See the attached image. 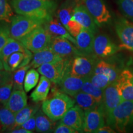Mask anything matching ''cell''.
Masks as SVG:
<instances>
[{"label":"cell","mask_w":133,"mask_h":133,"mask_svg":"<svg viewBox=\"0 0 133 133\" xmlns=\"http://www.w3.org/2000/svg\"><path fill=\"white\" fill-rule=\"evenodd\" d=\"M12 9L17 14L46 21L54 16L57 4L54 0H11Z\"/></svg>","instance_id":"obj_1"},{"label":"cell","mask_w":133,"mask_h":133,"mask_svg":"<svg viewBox=\"0 0 133 133\" xmlns=\"http://www.w3.org/2000/svg\"><path fill=\"white\" fill-rule=\"evenodd\" d=\"M75 105V101L68 94L56 91L52 96L43 102L41 110L53 121L61 119L67 111Z\"/></svg>","instance_id":"obj_2"},{"label":"cell","mask_w":133,"mask_h":133,"mask_svg":"<svg viewBox=\"0 0 133 133\" xmlns=\"http://www.w3.org/2000/svg\"><path fill=\"white\" fill-rule=\"evenodd\" d=\"M107 124L119 132L133 127V101H122L106 118Z\"/></svg>","instance_id":"obj_3"},{"label":"cell","mask_w":133,"mask_h":133,"mask_svg":"<svg viewBox=\"0 0 133 133\" xmlns=\"http://www.w3.org/2000/svg\"><path fill=\"white\" fill-rule=\"evenodd\" d=\"M44 23L42 20L36 18L20 14L14 16L9 27L11 37L20 41L33 30L43 25Z\"/></svg>","instance_id":"obj_4"},{"label":"cell","mask_w":133,"mask_h":133,"mask_svg":"<svg viewBox=\"0 0 133 133\" xmlns=\"http://www.w3.org/2000/svg\"><path fill=\"white\" fill-rule=\"evenodd\" d=\"M73 59L74 58L62 59L43 64L37 68V71L41 75L46 76L51 82L57 84L70 72Z\"/></svg>","instance_id":"obj_5"},{"label":"cell","mask_w":133,"mask_h":133,"mask_svg":"<svg viewBox=\"0 0 133 133\" xmlns=\"http://www.w3.org/2000/svg\"><path fill=\"white\" fill-rule=\"evenodd\" d=\"M52 38L51 34L42 25L33 30L20 41L26 49L35 53L50 46Z\"/></svg>","instance_id":"obj_6"},{"label":"cell","mask_w":133,"mask_h":133,"mask_svg":"<svg viewBox=\"0 0 133 133\" xmlns=\"http://www.w3.org/2000/svg\"><path fill=\"white\" fill-rule=\"evenodd\" d=\"M98 61L91 55L76 56L72 60L70 74L78 77L89 78L94 74Z\"/></svg>","instance_id":"obj_7"},{"label":"cell","mask_w":133,"mask_h":133,"mask_svg":"<svg viewBox=\"0 0 133 133\" xmlns=\"http://www.w3.org/2000/svg\"><path fill=\"white\" fill-rule=\"evenodd\" d=\"M81 3L85 6L97 26H102L110 21L112 16L103 0H81Z\"/></svg>","instance_id":"obj_8"},{"label":"cell","mask_w":133,"mask_h":133,"mask_svg":"<svg viewBox=\"0 0 133 133\" xmlns=\"http://www.w3.org/2000/svg\"><path fill=\"white\" fill-rule=\"evenodd\" d=\"M105 115L102 104L97 105L92 109L84 111V124L83 132L96 133L105 125Z\"/></svg>","instance_id":"obj_9"},{"label":"cell","mask_w":133,"mask_h":133,"mask_svg":"<svg viewBox=\"0 0 133 133\" xmlns=\"http://www.w3.org/2000/svg\"><path fill=\"white\" fill-rule=\"evenodd\" d=\"M120 50L121 47L116 45L105 35L99 34L94 38L93 53L97 57H110Z\"/></svg>","instance_id":"obj_10"},{"label":"cell","mask_w":133,"mask_h":133,"mask_svg":"<svg viewBox=\"0 0 133 133\" xmlns=\"http://www.w3.org/2000/svg\"><path fill=\"white\" fill-rule=\"evenodd\" d=\"M115 29L121 43V47L133 51V22L124 18L118 19Z\"/></svg>","instance_id":"obj_11"},{"label":"cell","mask_w":133,"mask_h":133,"mask_svg":"<svg viewBox=\"0 0 133 133\" xmlns=\"http://www.w3.org/2000/svg\"><path fill=\"white\" fill-rule=\"evenodd\" d=\"M50 47L55 53L65 59L83 55L74 43L64 37H52Z\"/></svg>","instance_id":"obj_12"},{"label":"cell","mask_w":133,"mask_h":133,"mask_svg":"<svg viewBox=\"0 0 133 133\" xmlns=\"http://www.w3.org/2000/svg\"><path fill=\"white\" fill-rule=\"evenodd\" d=\"M122 102L115 82L109 84L104 89L102 106L105 119L115 108Z\"/></svg>","instance_id":"obj_13"},{"label":"cell","mask_w":133,"mask_h":133,"mask_svg":"<svg viewBox=\"0 0 133 133\" xmlns=\"http://www.w3.org/2000/svg\"><path fill=\"white\" fill-rule=\"evenodd\" d=\"M60 123L70 126L78 132H83L84 111L78 105H74L61 119Z\"/></svg>","instance_id":"obj_14"},{"label":"cell","mask_w":133,"mask_h":133,"mask_svg":"<svg viewBox=\"0 0 133 133\" xmlns=\"http://www.w3.org/2000/svg\"><path fill=\"white\" fill-rule=\"evenodd\" d=\"M87 79L88 78L74 76L69 72L57 84L59 86L60 91L74 97L81 91L83 84Z\"/></svg>","instance_id":"obj_15"},{"label":"cell","mask_w":133,"mask_h":133,"mask_svg":"<svg viewBox=\"0 0 133 133\" xmlns=\"http://www.w3.org/2000/svg\"><path fill=\"white\" fill-rule=\"evenodd\" d=\"M71 18L78 22L84 29L89 30L94 33L97 31V25L81 3H78L76 5Z\"/></svg>","instance_id":"obj_16"},{"label":"cell","mask_w":133,"mask_h":133,"mask_svg":"<svg viewBox=\"0 0 133 133\" xmlns=\"http://www.w3.org/2000/svg\"><path fill=\"white\" fill-rule=\"evenodd\" d=\"M115 82L122 101H133V83L129 77L128 69L121 71Z\"/></svg>","instance_id":"obj_17"},{"label":"cell","mask_w":133,"mask_h":133,"mask_svg":"<svg viewBox=\"0 0 133 133\" xmlns=\"http://www.w3.org/2000/svg\"><path fill=\"white\" fill-rule=\"evenodd\" d=\"M94 33L84 28L75 38L76 47L83 55L90 56L93 53L94 41Z\"/></svg>","instance_id":"obj_18"},{"label":"cell","mask_w":133,"mask_h":133,"mask_svg":"<svg viewBox=\"0 0 133 133\" xmlns=\"http://www.w3.org/2000/svg\"><path fill=\"white\" fill-rule=\"evenodd\" d=\"M43 26L51 34L52 37L59 36V37L65 38L74 43L76 46V42L75 38L70 34L66 28L57 18H55L54 16L52 17L44 23Z\"/></svg>","instance_id":"obj_19"},{"label":"cell","mask_w":133,"mask_h":133,"mask_svg":"<svg viewBox=\"0 0 133 133\" xmlns=\"http://www.w3.org/2000/svg\"><path fill=\"white\" fill-rule=\"evenodd\" d=\"M32 57V53L29 50L25 52L18 51L13 53L8 57L5 70L13 72L19 68L29 65Z\"/></svg>","instance_id":"obj_20"},{"label":"cell","mask_w":133,"mask_h":133,"mask_svg":"<svg viewBox=\"0 0 133 133\" xmlns=\"http://www.w3.org/2000/svg\"><path fill=\"white\" fill-rule=\"evenodd\" d=\"M62 59L65 58L61 57L55 53L51 48L49 46L37 52L34 53L30 65L31 67L38 68L43 64L52 62Z\"/></svg>","instance_id":"obj_21"},{"label":"cell","mask_w":133,"mask_h":133,"mask_svg":"<svg viewBox=\"0 0 133 133\" xmlns=\"http://www.w3.org/2000/svg\"><path fill=\"white\" fill-rule=\"evenodd\" d=\"M27 105V96L24 89H15L11 92L5 107L16 114Z\"/></svg>","instance_id":"obj_22"},{"label":"cell","mask_w":133,"mask_h":133,"mask_svg":"<svg viewBox=\"0 0 133 133\" xmlns=\"http://www.w3.org/2000/svg\"><path fill=\"white\" fill-rule=\"evenodd\" d=\"M28 51L29 49H26L21 41L11 37L10 38L0 51V61L2 62L4 69H6L7 60L11 54L18 51L25 52Z\"/></svg>","instance_id":"obj_23"},{"label":"cell","mask_w":133,"mask_h":133,"mask_svg":"<svg viewBox=\"0 0 133 133\" xmlns=\"http://www.w3.org/2000/svg\"><path fill=\"white\" fill-rule=\"evenodd\" d=\"M51 81L46 76L42 75L41 76L39 83L30 97L32 101L35 103H39L44 101L47 99L48 94L51 88Z\"/></svg>","instance_id":"obj_24"},{"label":"cell","mask_w":133,"mask_h":133,"mask_svg":"<svg viewBox=\"0 0 133 133\" xmlns=\"http://www.w3.org/2000/svg\"><path fill=\"white\" fill-rule=\"evenodd\" d=\"M35 117L36 132H51L54 131L55 121L49 118L42 110H38L35 114Z\"/></svg>","instance_id":"obj_25"},{"label":"cell","mask_w":133,"mask_h":133,"mask_svg":"<svg viewBox=\"0 0 133 133\" xmlns=\"http://www.w3.org/2000/svg\"><path fill=\"white\" fill-rule=\"evenodd\" d=\"M78 3L76 0H66L57 11L58 19L65 27L71 19L74 9Z\"/></svg>","instance_id":"obj_26"},{"label":"cell","mask_w":133,"mask_h":133,"mask_svg":"<svg viewBox=\"0 0 133 133\" xmlns=\"http://www.w3.org/2000/svg\"><path fill=\"white\" fill-rule=\"evenodd\" d=\"M94 74L106 75L109 76L112 83H114L117 79L120 73L115 65L104 61H99L95 66Z\"/></svg>","instance_id":"obj_27"},{"label":"cell","mask_w":133,"mask_h":133,"mask_svg":"<svg viewBox=\"0 0 133 133\" xmlns=\"http://www.w3.org/2000/svg\"><path fill=\"white\" fill-rule=\"evenodd\" d=\"M39 105H26L25 107L15 114V124L14 129L19 128L35 115L39 110Z\"/></svg>","instance_id":"obj_28"},{"label":"cell","mask_w":133,"mask_h":133,"mask_svg":"<svg viewBox=\"0 0 133 133\" xmlns=\"http://www.w3.org/2000/svg\"><path fill=\"white\" fill-rule=\"evenodd\" d=\"M0 122L3 127V131H10L14 129L15 124V114L7 107H0Z\"/></svg>","instance_id":"obj_29"},{"label":"cell","mask_w":133,"mask_h":133,"mask_svg":"<svg viewBox=\"0 0 133 133\" xmlns=\"http://www.w3.org/2000/svg\"><path fill=\"white\" fill-rule=\"evenodd\" d=\"M75 103L84 111L94 107L98 104L96 100L88 93L80 91L74 97Z\"/></svg>","instance_id":"obj_30"},{"label":"cell","mask_w":133,"mask_h":133,"mask_svg":"<svg viewBox=\"0 0 133 133\" xmlns=\"http://www.w3.org/2000/svg\"><path fill=\"white\" fill-rule=\"evenodd\" d=\"M81 91L91 95L96 100L98 104H102L104 90L93 84L89 78L86 79L83 84Z\"/></svg>","instance_id":"obj_31"},{"label":"cell","mask_w":133,"mask_h":133,"mask_svg":"<svg viewBox=\"0 0 133 133\" xmlns=\"http://www.w3.org/2000/svg\"><path fill=\"white\" fill-rule=\"evenodd\" d=\"M31 67L30 65L29 64L22 67L19 68L16 71H14L12 75L13 81V90L15 89H24V82L25 75Z\"/></svg>","instance_id":"obj_32"},{"label":"cell","mask_w":133,"mask_h":133,"mask_svg":"<svg viewBox=\"0 0 133 133\" xmlns=\"http://www.w3.org/2000/svg\"><path fill=\"white\" fill-rule=\"evenodd\" d=\"M39 75L37 70L34 69L27 71L25 76L24 82V89L26 92L30 91L35 87L39 81Z\"/></svg>","instance_id":"obj_33"},{"label":"cell","mask_w":133,"mask_h":133,"mask_svg":"<svg viewBox=\"0 0 133 133\" xmlns=\"http://www.w3.org/2000/svg\"><path fill=\"white\" fill-rule=\"evenodd\" d=\"M14 12L9 0H0V22L11 23Z\"/></svg>","instance_id":"obj_34"},{"label":"cell","mask_w":133,"mask_h":133,"mask_svg":"<svg viewBox=\"0 0 133 133\" xmlns=\"http://www.w3.org/2000/svg\"><path fill=\"white\" fill-rule=\"evenodd\" d=\"M89 79L93 84L103 90L112 83L109 76L103 74H93Z\"/></svg>","instance_id":"obj_35"},{"label":"cell","mask_w":133,"mask_h":133,"mask_svg":"<svg viewBox=\"0 0 133 133\" xmlns=\"http://www.w3.org/2000/svg\"><path fill=\"white\" fill-rule=\"evenodd\" d=\"M118 3L124 16L133 22V0H118Z\"/></svg>","instance_id":"obj_36"},{"label":"cell","mask_w":133,"mask_h":133,"mask_svg":"<svg viewBox=\"0 0 133 133\" xmlns=\"http://www.w3.org/2000/svg\"><path fill=\"white\" fill-rule=\"evenodd\" d=\"M13 89L12 79L6 83L4 85L0 86V105L5 106L8 99L11 96Z\"/></svg>","instance_id":"obj_37"},{"label":"cell","mask_w":133,"mask_h":133,"mask_svg":"<svg viewBox=\"0 0 133 133\" xmlns=\"http://www.w3.org/2000/svg\"><path fill=\"white\" fill-rule=\"evenodd\" d=\"M11 38L9 27L5 24H0V51Z\"/></svg>","instance_id":"obj_38"},{"label":"cell","mask_w":133,"mask_h":133,"mask_svg":"<svg viewBox=\"0 0 133 133\" xmlns=\"http://www.w3.org/2000/svg\"><path fill=\"white\" fill-rule=\"evenodd\" d=\"M65 28L67 30V31H69L70 34L73 37L75 38L76 36H77L79 34L83 27L78 22H77L76 21H75L74 19H73L72 18H71L70 21L68 23V24L66 25Z\"/></svg>","instance_id":"obj_39"},{"label":"cell","mask_w":133,"mask_h":133,"mask_svg":"<svg viewBox=\"0 0 133 133\" xmlns=\"http://www.w3.org/2000/svg\"><path fill=\"white\" fill-rule=\"evenodd\" d=\"M12 73L4 69L0 70V86L4 85L12 79Z\"/></svg>","instance_id":"obj_40"},{"label":"cell","mask_w":133,"mask_h":133,"mask_svg":"<svg viewBox=\"0 0 133 133\" xmlns=\"http://www.w3.org/2000/svg\"><path fill=\"white\" fill-rule=\"evenodd\" d=\"M53 132L55 133H78V131L71 128L70 126L66 125L62 123H59Z\"/></svg>","instance_id":"obj_41"},{"label":"cell","mask_w":133,"mask_h":133,"mask_svg":"<svg viewBox=\"0 0 133 133\" xmlns=\"http://www.w3.org/2000/svg\"><path fill=\"white\" fill-rule=\"evenodd\" d=\"M22 128L27 129V130L33 132V131L35 130L36 129V117L35 114L31 116L30 118L26 120L24 124H22L21 126Z\"/></svg>","instance_id":"obj_42"},{"label":"cell","mask_w":133,"mask_h":133,"mask_svg":"<svg viewBox=\"0 0 133 133\" xmlns=\"http://www.w3.org/2000/svg\"><path fill=\"white\" fill-rule=\"evenodd\" d=\"M116 131H115V129L113 128L111 126L104 125L101 128H99L97 131L96 133H115Z\"/></svg>","instance_id":"obj_43"},{"label":"cell","mask_w":133,"mask_h":133,"mask_svg":"<svg viewBox=\"0 0 133 133\" xmlns=\"http://www.w3.org/2000/svg\"><path fill=\"white\" fill-rule=\"evenodd\" d=\"M9 132H11V133H31L33 132H31L30 131L27 130V129L24 128L22 127H19V128H17L13 129L12 130L10 131Z\"/></svg>","instance_id":"obj_44"},{"label":"cell","mask_w":133,"mask_h":133,"mask_svg":"<svg viewBox=\"0 0 133 133\" xmlns=\"http://www.w3.org/2000/svg\"><path fill=\"white\" fill-rule=\"evenodd\" d=\"M128 70L129 77H130L131 81H132L133 83V68H128Z\"/></svg>","instance_id":"obj_45"},{"label":"cell","mask_w":133,"mask_h":133,"mask_svg":"<svg viewBox=\"0 0 133 133\" xmlns=\"http://www.w3.org/2000/svg\"><path fill=\"white\" fill-rule=\"evenodd\" d=\"M3 69H4V67H3V64H2V62H1V61H0V70Z\"/></svg>","instance_id":"obj_46"},{"label":"cell","mask_w":133,"mask_h":133,"mask_svg":"<svg viewBox=\"0 0 133 133\" xmlns=\"http://www.w3.org/2000/svg\"><path fill=\"white\" fill-rule=\"evenodd\" d=\"M3 131V127H2V125H1V122H0V131Z\"/></svg>","instance_id":"obj_47"},{"label":"cell","mask_w":133,"mask_h":133,"mask_svg":"<svg viewBox=\"0 0 133 133\" xmlns=\"http://www.w3.org/2000/svg\"><path fill=\"white\" fill-rule=\"evenodd\" d=\"M132 52H133V51H132Z\"/></svg>","instance_id":"obj_48"}]
</instances>
